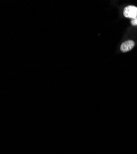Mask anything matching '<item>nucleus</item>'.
Returning a JSON list of instances; mask_svg holds the SVG:
<instances>
[{
    "mask_svg": "<svg viewBox=\"0 0 137 154\" xmlns=\"http://www.w3.org/2000/svg\"><path fill=\"white\" fill-rule=\"evenodd\" d=\"M131 24L133 25V26H136V25H137V17L132 19Z\"/></svg>",
    "mask_w": 137,
    "mask_h": 154,
    "instance_id": "obj_3",
    "label": "nucleus"
},
{
    "mask_svg": "<svg viewBox=\"0 0 137 154\" xmlns=\"http://www.w3.org/2000/svg\"><path fill=\"white\" fill-rule=\"evenodd\" d=\"M124 16L132 19L137 17V8L134 6H128L124 9Z\"/></svg>",
    "mask_w": 137,
    "mask_h": 154,
    "instance_id": "obj_1",
    "label": "nucleus"
},
{
    "mask_svg": "<svg viewBox=\"0 0 137 154\" xmlns=\"http://www.w3.org/2000/svg\"><path fill=\"white\" fill-rule=\"evenodd\" d=\"M135 46V42L133 40H127L124 42L121 46V50L123 53H126L132 50Z\"/></svg>",
    "mask_w": 137,
    "mask_h": 154,
    "instance_id": "obj_2",
    "label": "nucleus"
}]
</instances>
